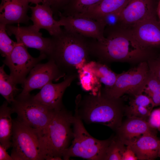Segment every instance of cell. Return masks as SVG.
<instances>
[{
    "label": "cell",
    "instance_id": "6da1fadb",
    "mask_svg": "<svg viewBox=\"0 0 160 160\" xmlns=\"http://www.w3.org/2000/svg\"><path fill=\"white\" fill-rule=\"evenodd\" d=\"M105 40L102 42L89 39L90 56L108 65L113 62L138 65L156 57L153 49L141 46L130 30L118 26L105 27Z\"/></svg>",
    "mask_w": 160,
    "mask_h": 160
},
{
    "label": "cell",
    "instance_id": "7a4b0ae2",
    "mask_svg": "<svg viewBox=\"0 0 160 160\" xmlns=\"http://www.w3.org/2000/svg\"><path fill=\"white\" fill-rule=\"evenodd\" d=\"M52 47L48 59L53 60L66 75L78 73L90 61L89 38L64 29L52 36Z\"/></svg>",
    "mask_w": 160,
    "mask_h": 160
},
{
    "label": "cell",
    "instance_id": "3957f363",
    "mask_svg": "<svg viewBox=\"0 0 160 160\" xmlns=\"http://www.w3.org/2000/svg\"><path fill=\"white\" fill-rule=\"evenodd\" d=\"M101 88L82 98L77 96L76 108L81 120L86 123L100 124L116 131L122 122L125 106L121 97H109L102 92Z\"/></svg>",
    "mask_w": 160,
    "mask_h": 160
},
{
    "label": "cell",
    "instance_id": "277c9868",
    "mask_svg": "<svg viewBox=\"0 0 160 160\" xmlns=\"http://www.w3.org/2000/svg\"><path fill=\"white\" fill-rule=\"evenodd\" d=\"M74 116L64 107L55 110L47 126L41 134L45 160H62L65 151L73 138L71 128Z\"/></svg>",
    "mask_w": 160,
    "mask_h": 160
},
{
    "label": "cell",
    "instance_id": "5b68a950",
    "mask_svg": "<svg viewBox=\"0 0 160 160\" xmlns=\"http://www.w3.org/2000/svg\"><path fill=\"white\" fill-rule=\"evenodd\" d=\"M73 126L72 144L64 152L63 159L78 157L89 160H103L112 138L101 140L91 136L85 128L76 108Z\"/></svg>",
    "mask_w": 160,
    "mask_h": 160
},
{
    "label": "cell",
    "instance_id": "8992f818",
    "mask_svg": "<svg viewBox=\"0 0 160 160\" xmlns=\"http://www.w3.org/2000/svg\"><path fill=\"white\" fill-rule=\"evenodd\" d=\"M12 141L13 160H45L40 134L17 119L13 120Z\"/></svg>",
    "mask_w": 160,
    "mask_h": 160
},
{
    "label": "cell",
    "instance_id": "52a82bcc",
    "mask_svg": "<svg viewBox=\"0 0 160 160\" xmlns=\"http://www.w3.org/2000/svg\"><path fill=\"white\" fill-rule=\"evenodd\" d=\"M18 121L36 130L40 135L49 122L55 111L35 100L30 94L17 95L11 104Z\"/></svg>",
    "mask_w": 160,
    "mask_h": 160
},
{
    "label": "cell",
    "instance_id": "ba28073f",
    "mask_svg": "<svg viewBox=\"0 0 160 160\" xmlns=\"http://www.w3.org/2000/svg\"><path fill=\"white\" fill-rule=\"evenodd\" d=\"M147 62H141L137 66L118 74L114 85L110 88H101L106 96L118 98L125 94L134 97L142 94L147 82L149 73Z\"/></svg>",
    "mask_w": 160,
    "mask_h": 160
},
{
    "label": "cell",
    "instance_id": "9c48e42d",
    "mask_svg": "<svg viewBox=\"0 0 160 160\" xmlns=\"http://www.w3.org/2000/svg\"><path fill=\"white\" fill-rule=\"evenodd\" d=\"M16 42L12 52L5 57L3 62L9 68V75L14 82L23 85L32 68L47 57L45 54L40 52L38 57H33L22 43L18 41Z\"/></svg>",
    "mask_w": 160,
    "mask_h": 160
},
{
    "label": "cell",
    "instance_id": "30bf717a",
    "mask_svg": "<svg viewBox=\"0 0 160 160\" xmlns=\"http://www.w3.org/2000/svg\"><path fill=\"white\" fill-rule=\"evenodd\" d=\"M28 74L22 85V91L18 95L20 96L29 95L32 90L41 89L47 84L57 81L66 75L52 59L45 63L38 64Z\"/></svg>",
    "mask_w": 160,
    "mask_h": 160
},
{
    "label": "cell",
    "instance_id": "8fae6325",
    "mask_svg": "<svg viewBox=\"0 0 160 160\" xmlns=\"http://www.w3.org/2000/svg\"><path fill=\"white\" fill-rule=\"evenodd\" d=\"M159 0H131L121 12L117 26L130 29L143 20L156 17Z\"/></svg>",
    "mask_w": 160,
    "mask_h": 160
},
{
    "label": "cell",
    "instance_id": "7c38bea8",
    "mask_svg": "<svg viewBox=\"0 0 160 160\" xmlns=\"http://www.w3.org/2000/svg\"><path fill=\"white\" fill-rule=\"evenodd\" d=\"M58 16L61 26L65 29L99 41L105 40L104 33L105 26L103 20L84 17L65 16L60 14Z\"/></svg>",
    "mask_w": 160,
    "mask_h": 160
},
{
    "label": "cell",
    "instance_id": "4fadbf2b",
    "mask_svg": "<svg viewBox=\"0 0 160 160\" xmlns=\"http://www.w3.org/2000/svg\"><path fill=\"white\" fill-rule=\"evenodd\" d=\"M6 28L8 35H14L17 41L22 43L27 47L39 50L40 52L45 54L47 58L49 56L51 50V38L43 37L42 33L32 25L20 26L7 25Z\"/></svg>",
    "mask_w": 160,
    "mask_h": 160
},
{
    "label": "cell",
    "instance_id": "5bb4252c",
    "mask_svg": "<svg viewBox=\"0 0 160 160\" xmlns=\"http://www.w3.org/2000/svg\"><path fill=\"white\" fill-rule=\"evenodd\" d=\"M78 77V73L66 75L63 81L57 84L49 82L43 87L37 94L33 95V99L54 110L63 107L62 100L67 88Z\"/></svg>",
    "mask_w": 160,
    "mask_h": 160
},
{
    "label": "cell",
    "instance_id": "9a60e30c",
    "mask_svg": "<svg viewBox=\"0 0 160 160\" xmlns=\"http://www.w3.org/2000/svg\"><path fill=\"white\" fill-rule=\"evenodd\" d=\"M128 29L142 47L160 48V22L156 17L143 20Z\"/></svg>",
    "mask_w": 160,
    "mask_h": 160
},
{
    "label": "cell",
    "instance_id": "2e32d148",
    "mask_svg": "<svg viewBox=\"0 0 160 160\" xmlns=\"http://www.w3.org/2000/svg\"><path fill=\"white\" fill-rule=\"evenodd\" d=\"M156 129L151 127L146 120L128 117L116 130V136L126 146L144 134L156 133Z\"/></svg>",
    "mask_w": 160,
    "mask_h": 160
},
{
    "label": "cell",
    "instance_id": "e0dca14e",
    "mask_svg": "<svg viewBox=\"0 0 160 160\" xmlns=\"http://www.w3.org/2000/svg\"><path fill=\"white\" fill-rule=\"evenodd\" d=\"M37 4L34 7L30 6L31 11V20L33 22V26L39 31L44 29L52 36L60 33L62 30L61 24L53 17V12L50 5L46 3Z\"/></svg>",
    "mask_w": 160,
    "mask_h": 160
},
{
    "label": "cell",
    "instance_id": "ac0fdd59",
    "mask_svg": "<svg viewBox=\"0 0 160 160\" xmlns=\"http://www.w3.org/2000/svg\"><path fill=\"white\" fill-rule=\"evenodd\" d=\"M29 3L27 0H9L1 4L0 23H28L30 20L27 15Z\"/></svg>",
    "mask_w": 160,
    "mask_h": 160
},
{
    "label": "cell",
    "instance_id": "d6986e66",
    "mask_svg": "<svg viewBox=\"0 0 160 160\" xmlns=\"http://www.w3.org/2000/svg\"><path fill=\"white\" fill-rule=\"evenodd\" d=\"M160 143V140L157 138L156 133H147L128 145L138 160H153L158 157Z\"/></svg>",
    "mask_w": 160,
    "mask_h": 160
},
{
    "label": "cell",
    "instance_id": "ffe728a7",
    "mask_svg": "<svg viewBox=\"0 0 160 160\" xmlns=\"http://www.w3.org/2000/svg\"><path fill=\"white\" fill-rule=\"evenodd\" d=\"M131 0H101L82 13L75 17L89 18L101 20L109 13L122 10Z\"/></svg>",
    "mask_w": 160,
    "mask_h": 160
},
{
    "label": "cell",
    "instance_id": "44dd1931",
    "mask_svg": "<svg viewBox=\"0 0 160 160\" xmlns=\"http://www.w3.org/2000/svg\"><path fill=\"white\" fill-rule=\"evenodd\" d=\"M8 104L5 101L0 108V144L7 150L12 146L13 120L11 115L14 113Z\"/></svg>",
    "mask_w": 160,
    "mask_h": 160
},
{
    "label": "cell",
    "instance_id": "7402d4cb",
    "mask_svg": "<svg viewBox=\"0 0 160 160\" xmlns=\"http://www.w3.org/2000/svg\"><path fill=\"white\" fill-rule=\"evenodd\" d=\"M91 69L101 83L105 88H110L114 84L118 74L109 67L107 65L93 61L89 62Z\"/></svg>",
    "mask_w": 160,
    "mask_h": 160
},
{
    "label": "cell",
    "instance_id": "603a6c76",
    "mask_svg": "<svg viewBox=\"0 0 160 160\" xmlns=\"http://www.w3.org/2000/svg\"><path fill=\"white\" fill-rule=\"evenodd\" d=\"M5 64L0 67V93L11 104L15 100L18 93L22 89L17 88V84L4 70Z\"/></svg>",
    "mask_w": 160,
    "mask_h": 160
},
{
    "label": "cell",
    "instance_id": "cb8c5ba5",
    "mask_svg": "<svg viewBox=\"0 0 160 160\" xmlns=\"http://www.w3.org/2000/svg\"><path fill=\"white\" fill-rule=\"evenodd\" d=\"M77 72L80 84L84 90L95 93L102 88L101 83L92 71L89 62L78 70Z\"/></svg>",
    "mask_w": 160,
    "mask_h": 160
},
{
    "label": "cell",
    "instance_id": "d4e9b609",
    "mask_svg": "<svg viewBox=\"0 0 160 160\" xmlns=\"http://www.w3.org/2000/svg\"><path fill=\"white\" fill-rule=\"evenodd\" d=\"M101 0H70L59 13L65 16H75L84 12Z\"/></svg>",
    "mask_w": 160,
    "mask_h": 160
},
{
    "label": "cell",
    "instance_id": "484cf974",
    "mask_svg": "<svg viewBox=\"0 0 160 160\" xmlns=\"http://www.w3.org/2000/svg\"><path fill=\"white\" fill-rule=\"evenodd\" d=\"M143 92L151 99L155 107L160 106V81L150 70L147 84Z\"/></svg>",
    "mask_w": 160,
    "mask_h": 160
},
{
    "label": "cell",
    "instance_id": "4316f807",
    "mask_svg": "<svg viewBox=\"0 0 160 160\" xmlns=\"http://www.w3.org/2000/svg\"><path fill=\"white\" fill-rule=\"evenodd\" d=\"M126 146L116 136L112 137L103 160H122Z\"/></svg>",
    "mask_w": 160,
    "mask_h": 160
},
{
    "label": "cell",
    "instance_id": "83f0119b",
    "mask_svg": "<svg viewBox=\"0 0 160 160\" xmlns=\"http://www.w3.org/2000/svg\"><path fill=\"white\" fill-rule=\"evenodd\" d=\"M6 26L0 23V52L1 55L5 57L10 55L17 44L8 36Z\"/></svg>",
    "mask_w": 160,
    "mask_h": 160
},
{
    "label": "cell",
    "instance_id": "f1b7e54d",
    "mask_svg": "<svg viewBox=\"0 0 160 160\" xmlns=\"http://www.w3.org/2000/svg\"><path fill=\"white\" fill-rule=\"evenodd\" d=\"M152 109L141 105L125 106L124 112L127 117H134L147 121Z\"/></svg>",
    "mask_w": 160,
    "mask_h": 160
},
{
    "label": "cell",
    "instance_id": "f546056e",
    "mask_svg": "<svg viewBox=\"0 0 160 160\" xmlns=\"http://www.w3.org/2000/svg\"><path fill=\"white\" fill-rule=\"evenodd\" d=\"M121 11L109 13L105 15L100 20L103 21L106 27H112L118 25Z\"/></svg>",
    "mask_w": 160,
    "mask_h": 160
},
{
    "label": "cell",
    "instance_id": "4dcf8cb0",
    "mask_svg": "<svg viewBox=\"0 0 160 160\" xmlns=\"http://www.w3.org/2000/svg\"><path fill=\"white\" fill-rule=\"evenodd\" d=\"M70 0H44L42 3L49 4L51 8L53 14L58 15Z\"/></svg>",
    "mask_w": 160,
    "mask_h": 160
},
{
    "label": "cell",
    "instance_id": "1f68e13d",
    "mask_svg": "<svg viewBox=\"0 0 160 160\" xmlns=\"http://www.w3.org/2000/svg\"><path fill=\"white\" fill-rule=\"evenodd\" d=\"M147 121L151 127L160 131V108L152 111Z\"/></svg>",
    "mask_w": 160,
    "mask_h": 160
},
{
    "label": "cell",
    "instance_id": "d6a6232c",
    "mask_svg": "<svg viewBox=\"0 0 160 160\" xmlns=\"http://www.w3.org/2000/svg\"><path fill=\"white\" fill-rule=\"evenodd\" d=\"M147 62L149 70L154 73L160 81V55Z\"/></svg>",
    "mask_w": 160,
    "mask_h": 160
},
{
    "label": "cell",
    "instance_id": "836d02e7",
    "mask_svg": "<svg viewBox=\"0 0 160 160\" xmlns=\"http://www.w3.org/2000/svg\"><path fill=\"white\" fill-rule=\"evenodd\" d=\"M138 160L135 153L130 147L126 145V147L122 157V160Z\"/></svg>",
    "mask_w": 160,
    "mask_h": 160
},
{
    "label": "cell",
    "instance_id": "e575fe53",
    "mask_svg": "<svg viewBox=\"0 0 160 160\" xmlns=\"http://www.w3.org/2000/svg\"><path fill=\"white\" fill-rule=\"evenodd\" d=\"M7 150L0 144V160H13L7 152Z\"/></svg>",
    "mask_w": 160,
    "mask_h": 160
},
{
    "label": "cell",
    "instance_id": "d590c367",
    "mask_svg": "<svg viewBox=\"0 0 160 160\" xmlns=\"http://www.w3.org/2000/svg\"><path fill=\"white\" fill-rule=\"evenodd\" d=\"M44 0H27L29 2H31L32 4H39V3L43 1Z\"/></svg>",
    "mask_w": 160,
    "mask_h": 160
},
{
    "label": "cell",
    "instance_id": "8d00e7d4",
    "mask_svg": "<svg viewBox=\"0 0 160 160\" xmlns=\"http://www.w3.org/2000/svg\"><path fill=\"white\" fill-rule=\"evenodd\" d=\"M157 14L159 17V22H160V0H159L157 9Z\"/></svg>",
    "mask_w": 160,
    "mask_h": 160
},
{
    "label": "cell",
    "instance_id": "74e56055",
    "mask_svg": "<svg viewBox=\"0 0 160 160\" xmlns=\"http://www.w3.org/2000/svg\"><path fill=\"white\" fill-rule=\"evenodd\" d=\"M9 0H1V4H2V3H4Z\"/></svg>",
    "mask_w": 160,
    "mask_h": 160
},
{
    "label": "cell",
    "instance_id": "f35d334b",
    "mask_svg": "<svg viewBox=\"0 0 160 160\" xmlns=\"http://www.w3.org/2000/svg\"><path fill=\"white\" fill-rule=\"evenodd\" d=\"M158 157H160V146H159V149L158 154Z\"/></svg>",
    "mask_w": 160,
    "mask_h": 160
},
{
    "label": "cell",
    "instance_id": "ab89813d",
    "mask_svg": "<svg viewBox=\"0 0 160 160\" xmlns=\"http://www.w3.org/2000/svg\"><path fill=\"white\" fill-rule=\"evenodd\" d=\"M159 132H160V131H159Z\"/></svg>",
    "mask_w": 160,
    "mask_h": 160
}]
</instances>
